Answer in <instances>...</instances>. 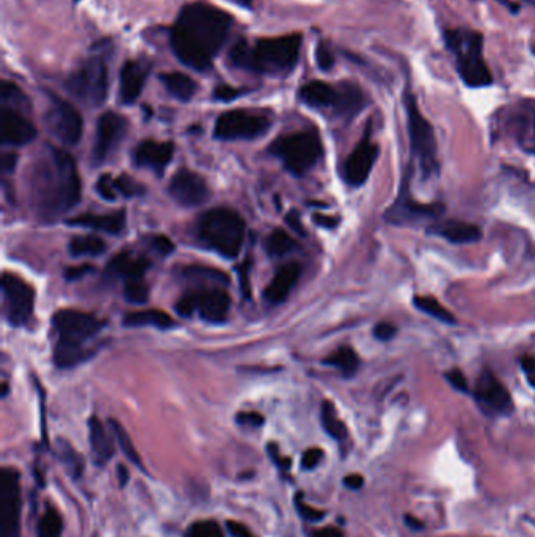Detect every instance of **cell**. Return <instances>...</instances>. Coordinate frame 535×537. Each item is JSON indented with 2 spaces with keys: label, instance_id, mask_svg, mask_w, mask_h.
Wrapping results in <instances>:
<instances>
[{
  "label": "cell",
  "instance_id": "1",
  "mask_svg": "<svg viewBox=\"0 0 535 537\" xmlns=\"http://www.w3.org/2000/svg\"><path fill=\"white\" fill-rule=\"evenodd\" d=\"M234 19L227 11L204 2L182 7L170 32L174 55L182 65L204 72L223 49Z\"/></svg>",
  "mask_w": 535,
  "mask_h": 537
},
{
  "label": "cell",
  "instance_id": "2",
  "mask_svg": "<svg viewBox=\"0 0 535 537\" xmlns=\"http://www.w3.org/2000/svg\"><path fill=\"white\" fill-rule=\"evenodd\" d=\"M81 178L66 151L50 146L32 172V198L38 216L55 220L81 200Z\"/></svg>",
  "mask_w": 535,
  "mask_h": 537
},
{
  "label": "cell",
  "instance_id": "3",
  "mask_svg": "<svg viewBox=\"0 0 535 537\" xmlns=\"http://www.w3.org/2000/svg\"><path fill=\"white\" fill-rule=\"evenodd\" d=\"M302 43L300 33L278 38H261L255 43L239 39L229 50V65L253 74H289L300 59Z\"/></svg>",
  "mask_w": 535,
  "mask_h": 537
},
{
  "label": "cell",
  "instance_id": "4",
  "mask_svg": "<svg viewBox=\"0 0 535 537\" xmlns=\"http://www.w3.org/2000/svg\"><path fill=\"white\" fill-rule=\"evenodd\" d=\"M195 233L202 245L224 258H235L244 245L245 222L233 209L216 207L198 219Z\"/></svg>",
  "mask_w": 535,
  "mask_h": 537
},
{
  "label": "cell",
  "instance_id": "5",
  "mask_svg": "<svg viewBox=\"0 0 535 537\" xmlns=\"http://www.w3.org/2000/svg\"><path fill=\"white\" fill-rule=\"evenodd\" d=\"M444 43L455 55L457 71L465 85L471 88L488 87L493 76L483 59V37L470 28H452L444 33Z\"/></svg>",
  "mask_w": 535,
  "mask_h": 537
},
{
  "label": "cell",
  "instance_id": "6",
  "mask_svg": "<svg viewBox=\"0 0 535 537\" xmlns=\"http://www.w3.org/2000/svg\"><path fill=\"white\" fill-rule=\"evenodd\" d=\"M109 48L99 43L82 65L66 79L65 87L83 104L99 107L109 93Z\"/></svg>",
  "mask_w": 535,
  "mask_h": 537
},
{
  "label": "cell",
  "instance_id": "7",
  "mask_svg": "<svg viewBox=\"0 0 535 537\" xmlns=\"http://www.w3.org/2000/svg\"><path fill=\"white\" fill-rule=\"evenodd\" d=\"M298 99L313 109H331L346 118L355 116L364 105L363 92L350 82L339 85L322 81L308 82L298 90Z\"/></svg>",
  "mask_w": 535,
  "mask_h": 537
},
{
  "label": "cell",
  "instance_id": "8",
  "mask_svg": "<svg viewBox=\"0 0 535 537\" xmlns=\"http://www.w3.org/2000/svg\"><path fill=\"white\" fill-rule=\"evenodd\" d=\"M270 152L283 161L287 172L302 176L322 156V141L315 131H302L275 140L270 146Z\"/></svg>",
  "mask_w": 535,
  "mask_h": 537
},
{
  "label": "cell",
  "instance_id": "9",
  "mask_svg": "<svg viewBox=\"0 0 535 537\" xmlns=\"http://www.w3.org/2000/svg\"><path fill=\"white\" fill-rule=\"evenodd\" d=\"M403 105L407 112V124H408V137H410V150L416 159L419 161L422 172L427 176L437 168V139L432 124L422 115L416 98L411 90L405 88L403 92Z\"/></svg>",
  "mask_w": 535,
  "mask_h": 537
},
{
  "label": "cell",
  "instance_id": "10",
  "mask_svg": "<svg viewBox=\"0 0 535 537\" xmlns=\"http://www.w3.org/2000/svg\"><path fill=\"white\" fill-rule=\"evenodd\" d=\"M231 308L228 292L220 287H204V290L190 291L179 298L176 311L184 318L198 314L202 321L220 324L227 321Z\"/></svg>",
  "mask_w": 535,
  "mask_h": 537
},
{
  "label": "cell",
  "instance_id": "11",
  "mask_svg": "<svg viewBox=\"0 0 535 537\" xmlns=\"http://www.w3.org/2000/svg\"><path fill=\"white\" fill-rule=\"evenodd\" d=\"M270 129V120L262 113L249 110H229L218 116L213 135L218 140H253Z\"/></svg>",
  "mask_w": 535,
  "mask_h": 537
},
{
  "label": "cell",
  "instance_id": "12",
  "mask_svg": "<svg viewBox=\"0 0 535 537\" xmlns=\"http://www.w3.org/2000/svg\"><path fill=\"white\" fill-rule=\"evenodd\" d=\"M0 537H21V484L19 472H0Z\"/></svg>",
  "mask_w": 535,
  "mask_h": 537
},
{
  "label": "cell",
  "instance_id": "13",
  "mask_svg": "<svg viewBox=\"0 0 535 537\" xmlns=\"http://www.w3.org/2000/svg\"><path fill=\"white\" fill-rule=\"evenodd\" d=\"M46 126L55 139L65 145H76L82 137L83 121L74 105L59 96H49V107L44 115Z\"/></svg>",
  "mask_w": 535,
  "mask_h": 537
},
{
  "label": "cell",
  "instance_id": "14",
  "mask_svg": "<svg viewBox=\"0 0 535 537\" xmlns=\"http://www.w3.org/2000/svg\"><path fill=\"white\" fill-rule=\"evenodd\" d=\"M3 310L11 325L21 327L30 321L35 307V292L21 276L5 272L2 276Z\"/></svg>",
  "mask_w": 535,
  "mask_h": 537
},
{
  "label": "cell",
  "instance_id": "15",
  "mask_svg": "<svg viewBox=\"0 0 535 537\" xmlns=\"http://www.w3.org/2000/svg\"><path fill=\"white\" fill-rule=\"evenodd\" d=\"M474 398L481 409L493 415H510L514 412L512 396L496 376L483 371L474 387Z\"/></svg>",
  "mask_w": 535,
  "mask_h": 537
},
{
  "label": "cell",
  "instance_id": "16",
  "mask_svg": "<svg viewBox=\"0 0 535 537\" xmlns=\"http://www.w3.org/2000/svg\"><path fill=\"white\" fill-rule=\"evenodd\" d=\"M54 329L61 339H70L76 343H85L96 336L103 324L93 314L77 310H60L52 318Z\"/></svg>",
  "mask_w": 535,
  "mask_h": 537
},
{
  "label": "cell",
  "instance_id": "17",
  "mask_svg": "<svg viewBox=\"0 0 535 537\" xmlns=\"http://www.w3.org/2000/svg\"><path fill=\"white\" fill-rule=\"evenodd\" d=\"M127 131V120L116 112H105L96 126L93 159L96 163L104 162L114 152Z\"/></svg>",
  "mask_w": 535,
  "mask_h": 537
},
{
  "label": "cell",
  "instance_id": "18",
  "mask_svg": "<svg viewBox=\"0 0 535 537\" xmlns=\"http://www.w3.org/2000/svg\"><path fill=\"white\" fill-rule=\"evenodd\" d=\"M168 192L178 205L185 207L200 206L209 200L211 192L206 181L190 170H179L170 181Z\"/></svg>",
  "mask_w": 535,
  "mask_h": 537
},
{
  "label": "cell",
  "instance_id": "19",
  "mask_svg": "<svg viewBox=\"0 0 535 537\" xmlns=\"http://www.w3.org/2000/svg\"><path fill=\"white\" fill-rule=\"evenodd\" d=\"M377 156H379V146L373 143L369 132H366L344 163L346 183L352 188L363 185L373 172Z\"/></svg>",
  "mask_w": 535,
  "mask_h": 537
},
{
  "label": "cell",
  "instance_id": "20",
  "mask_svg": "<svg viewBox=\"0 0 535 537\" xmlns=\"http://www.w3.org/2000/svg\"><path fill=\"white\" fill-rule=\"evenodd\" d=\"M36 137V128L13 107L2 105L0 110V141L3 145L22 146Z\"/></svg>",
  "mask_w": 535,
  "mask_h": 537
},
{
  "label": "cell",
  "instance_id": "21",
  "mask_svg": "<svg viewBox=\"0 0 535 537\" xmlns=\"http://www.w3.org/2000/svg\"><path fill=\"white\" fill-rule=\"evenodd\" d=\"M149 71V60L132 59L123 65L120 72V99L123 104L132 105L140 98Z\"/></svg>",
  "mask_w": 535,
  "mask_h": 537
},
{
  "label": "cell",
  "instance_id": "22",
  "mask_svg": "<svg viewBox=\"0 0 535 537\" xmlns=\"http://www.w3.org/2000/svg\"><path fill=\"white\" fill-rule=\"evenodd\" d=\"M174 146L171 141L145 140L134 152V162L138 167L149 168L157 174H162L173 159Z\"/></svg>",
  "mask_w": 535,
  "mask_h": 537
},
{
  "label": "cell",
  "instance_id": "23",
  "mask_svg": "<svg viewBox=\"0 0 535 537\" xmlns=\"http://www.w3.org/2000/svg\"><path fill=\"white\" fill-rule=\"evenodd\" d=\"M444 211L441 205H424L413 201L408 195L402 194L386 214V220L392 223H410L419 219H437Z\"/></svg>",
  "mask_w": 535,
  "mask_h": 537
},
{
  "label": "cell",
  "instance_id": "24",
  "mask_svg": "<svg viewBox=\"0 0 535 537\" xmlns=\"http://www.w3.org/2000/svg\"><path fill=\"white\" fill-rule=\"evenodd\" d=\"M429 233L440 236L452 244H472L482 239V231L479 226L459 220H440L430 226Z\"/></svg>",
  "mask_w": 535,
  "mask_h": 537
},
{
  "label": "cell",
  "instance_id": "25",
  "mask_svg": "<svg viewBox=\"0 0 535 537\" xmlns=\"http://www.w3.org/2000/svg\"><path fill=\"white\" fill-rule=\"evenodd\" d=\"M300 265L297 263H287L283 267L278 269V272L275 274L272 281L269 283V286L264 291V298L270 305H278L284 302L292 287L295 286V283L300 276Z\"/></svg>",
  "mask_w": 535,
  "mask_h": 537
},
{
  "label": "cell",
  "instance_id": "26",
  "mask_svg": "<svg viewBox=\"0 0 535 537\" xmlns=\"http://www.w3.org/2000/svg\"><path fill=\"white\" fill-rule=\"evenodd\" d=\"M88 431H90V446H92L96 465H105V463L109 462L115 454L114 440H112L110 434L107 432L104 424L101 423V420H98L96 416L90 418Z\"/></svg>",
  "mask_w": 535,
  "mask_h": 537
},
{
  "label": "cell",
  "instance_id": "27",
  "mask_svg": "<svg viewBox=\"0 0 535 537\" xmlns=\"http://www.w3.org/2000/svg\"><path fill=\"white\" fill-rule=\"evenodd\" d=\"M74 226H83V228H92L96 231H104L109 234H120L123 228H125L126 217L125 212H114V214H104V216H96V214H83V216H77L67 222Z\"/></svg>",
  "mask_w": 535,
  "mask_h": 537
},
{
  "label": "cell",
  "instance_id": "28",
  "mask_svg": "<svg viewBox=\"0 0 535 537\" xmlns=\"http://www.w3.org/2000/svg\"><path fill=\"white\" fill-rule=\"evenodd\" d=\"M149 263L142 256H135L132 253H120L112 259L109 264V272L116 276H121L126 281L142 280Z\"/></svg>",
  "mask_w": 535,
  "mask_h": 537
},
{
  "label": "cell",
  "instance_id": "29",
  "mask_svg": "<svg viewBox=\"0 0 535 537\" xmlns=\"http://www.w3.org/2000/svg\"><path fill=\"white\" fill-rule=\"evenodd\" d=\"M90 358V352L83 347L82 343L70 341V339L59 338L54 349V361L61 369H70L81 365L82 361Z\"/></svg>",
  "mask_w": 535,
  "mask_h": 537
},
{
  "label": "cell",
  "instance_id": "30",
  "mask_svg": "<svg viewBox=\"0 0 535 537\" xmlns=\"http://www.w3.org/2000/svg\"><path fill=\"white\" fill-rule=\"evenodd\" d=\"M160 82L173 98L182 101V103H187V101L193 98L196 90H198V85H196L193 79L179 71L165 72V74L160 76Z\"/></svg>",
  "mask_w": 535,
  "mask_h": 537
},
{
  "label": "cell",
  "instance_id": "31",
  "mask_svg": "<svg viewBox=\"0 0 535 537\" xmlns=\"http://www.w3.org/2000/svg\"><path fill=\"white\" fill-rule=\"evenodd\" d=\"M123 324L126 327H154L159 330H167L174 327V321L160 310H142L126 314Z\"/></svg>",
  "mask_w": 535,
  "mask_h": 537
},
{
  "label": "cell",
  "instance_id": "32",
  "mask_svg": "<svg viewBox=\"0 0 535 537\" xmlns=\"http://www.w3.org/2000/svg\"><path fill=\"white\" fill-rule=\"evenodd\" d=\"M325 365L335 366L336 369H339L346 377H350L358 369L359 358L352 347L342 346L335 350L330 357L325 358Z\"/></svg>",
  "mask_w": 535,
  "mask_h": 537
},
{
  "label": "cell",
  "instance_id": "33",
  "mask_svg": "<svg viewBox=\"0 0 535 537\" xmlns=\"http://www.w3.org/2000/svg\"><path fill=\"white\" fill-rule=\"evenodd\" d=\"M320 421H322L324 431L335 440H344L347 435L346 424L341 421V418L337 416L336 409L333 403L330 401H324L322 409H320Z\"/></svg>",
  "mask_w": 535,
  "mask_h": 537
},
{
  "label": "cell",
  "instance_id": "34",
  "mask_svg": "<svg viewBox=\"0 0 535 537\" xmlns=\"http://www.w3.org/2000/svg\"><path fill=\"white\" fill-rule=\"evenodd\" d=\"M109 424H110V429L112 432H114V437L116 438L118 445H120L121 451L125 452V456L127 457L129 460H131L135 467H138L142 472H146L145 467H143V462H142V457H140L138 451L135 449V446L132 443L131 440V435L127 434V431L125 427L121 426L120 423H118L116 420H109Z\"/></svg>",
  "mask_w": 535,
  "mask_h": 537
},
{
  "label": "cell",
  "instance_id": "35",
  "mask_svg": "<svg viewBox=\"0 0 535 537\" xmlns=\"http://www.w3.org/2000/svg\"><path fill=\"white\" fill-rule=\"evenodd\" d=\"M105 252V242L98 236H77L70 242L72 256H98Z\"/></svg>",
  "mask_w": 535,
  "mask_h": 537
},
{
  "label": "cell",
  "instance_id": "36",
  "mask_svg": "<svg viewBox=\"0 0 535 537\" xmlns=\"http://www.w3.org/2000/svg\"><path fill=\"white\" fill-rule=\"evenodd\" d=\"M415 307L418 308L422 313L432 316L441 322H446V324H455V318L452 313L443 305L437 301V298L429 297V296H416L413 298Z\"/></svg>",
  "mask_w": 535,
  "mask_h": 537
},
{
  "label": "cell",
  "instance_id": "37",
  "mask_svg": "<svg viewBox=\"0 0 535 537\" xmlns=\"http://www.w3.org/2000/svg\"><path fill=\"white\" fill-rule=\"evenodd\" d=\"M63 534V518L59 511L52 506L46 507V512L43 514L38 522L36 536L38 537H61Z\"/></svg>",
  "mask_w": 535,
  "mask_h": 537
},
{
  "label": "cell",
  "instance_id": "38",
  "mask_svg": "<svg viewBox=\"0 0 535 537\" xmlns=\"http://www.w3.org/2000/svg\"><path fill=\"white\" fill-rule=\"evenodd\" d=\"M295 242L292 237L284 233L283 230H275L272 234L267 237L266 250L270 256H283V254L294 250Z\"/></svg>",
  "mask_w": 535,
  "mask_h": 537
},
{
  "label": "cell",
  "instance_id": "39",
  "mask_svg": "<svg viewBox=\"0 0 535 537\" xmlns=\"http://www.w3.org/2000/svg\"><path fill=\"white\" fill-rule=\"evenodd\" d=\"M184 275L187 278L200 280V281H213L218 285H227L228 276L224 275L222 270L211 269V267H201V265H191V267H185Z\"/></svg>",
  "mask_w": 535,
  "mask_h": 537
},
{
  "label": "cell",
  "instance_id": "40",
  "mask_svg": "<svg viewBox=\"0 0 535 537\" xmlns=\"http://www.w3.org/2000/svg\"><path fill=\"white\" fill-rule=\"evenodd\" d=\"M185 537H224V534L216 520H200L190 525L185 531Z\"/></svg>",
  "mask_w": 535,
  "mask_h": 537
},
{
  "label": "cell",
  "instance_id": "41",
  "mask_svg": "<svg viewBox=\"0 0 535 537\" xmlns=\"http://www.w3.org/2000/svg\"><path fill=\"white\" fill-rule=\"evenodd\" d=\"M0 99H2L3 105H8V107L13 105V109H16L18 105L25 107V104L29 103V101H27V96L22 93V90L18 87V85H14L13 82H8V81L2 82V88H0Z\"/></svg>",
  "mask_w": 535,
  "mask_h": 537
},
{
  "label": "cell",
  "instance_id": "42",
  "mask_svg": "<svg viewBox=\"0 0 535 537\" xmlns=\"http://www.w3.org/2000/svg\"><path fill=\"white\" fill-rule=\"evenodd\" d=\"M125 297L127 298V302L135 303V305H142V303L148 302L149 290H148V286H146L143 283V280H131V281L126 283Z\"/></svg>",
  "mask_w": 535,
  "mask_h": 537
},
{
  "label": "cell",
  "instance_id": "43",
  "mask_svg": "<svg viewBox=\"0 0 535 537\" xmlns=\"http://www.w3.org/2000/svg\"><path fill=\"white\" fill-rule=\"evenodd\" d=\"M295 507H297V512L300 514V517L305 518L306 522H311V523L320 522V520L325 517L324 511H319V509L309 506L303 501V494H298L295 496Z\"/></svg>",
  "mask_w": 535,
  "mask_h": 537
},
{
  "label": "cell",
  "instance_id": "44",
  "mask_svg": "<svg viewBox=\"0 0 535 537\" xmlns=\"http://www.w3.org/2000/svg\"><path fill=\"white\" fill-rule=\"evenodd\" d=\"M114 184L118 194H121L123 196H127V198L142 195L143 192V189L140 188L138 184H135V181L129 176H118L116 179H114Z\"/></svg>",
  "mask_w": 535,
  "mask_h": 537
},
{
  "label": "cell",
  "instance_id": "45",
  "mask_svg": "<svg viewBox=\"0 0 535 537\" xmlns=\"http://www.w3.org/2000/svg\"><path fill=\"white\" fill-rule=\"evenodd\" d=\"M315 61L322 71H330L335 66V55L325 43H319L315 49Z\"/></svg>",
  "mask_w": 535,
  "mask_h": 537
},
{
  "label": "cell",
  "instance_id": "46",
  "mask_svg": "<svg viewBox=\"0 0 535 537\" xmlns=\"http://www.w3.org/2000/svg\"><path fill=\"white\" fill-rule=\"evenodd\" d=\"M96 189H98V194L107 201H114L116 198V194H118L114 181H112L109 174H103V176L98 179V185H96Z\"/></svg>",
  "mask_w": 535,
  "mask_h": 537
},
{
  "label": "cell",
  "instance_id": "47",
  "mask_svg": "<svg viewBox=\"0 0 535 537\" xmlns=\"http://www.w3.org/2000/svg\"><path fill=\"white\" fill-rule=\"evenodd\" d=\"M246 92V90H240V88H234L231 85H218V87L213 90V98L220 103H229L238 98V96H242Z\"/></svg>",
  "mask_w": 535,
  "mask_h": 537
},
{
  "label": "cell",
  "instance_id": "48",
  "mask_svg": "<svg viewBox=\"0 0 535 537\" xmlns=\"http://www.w3.org/2000/svg\"><path fill=\"white\" fill-rule=\"evenodd\" d=\"M324 459V451L320 448H309L302 456V468L303 470H314Z\"/></svg>",
  "mask_w": 535,
  "mask_h": 537
},
{
  "label": "cell",
  "instance_id": "49",
  "mask_svg": "<svg viewBox=\"0 0 535 537\" xmlns=\"http://www.w3.org/2000/svg\"><path fill=\"white\" fill-rule=\"evenodd\" d=\"M444 377H446L450 385H452L455 389H459V392H461V393H468L470 392L468 382H466V377L463 376V372H461L459 367H454V369L448 371L446 374H444Z\"/></svg>",
  "mask_w": 535,
  "mask_h": 537
},
{
  "label": "cell",
  "instance_id": "50",
  "mask_svg": "<svg viewBox=\"0 0 535 537\" xmlns=\"http://www.w3.org/2000/svg\"><path fill=\"white\" fill-rule=\"evenodd\" d=\"M235 421L238 424H242V426H251V427H259L264 424V416L261 414H256V412H240L235 416Z\"/></svg>",
  "mask_w": 535,
  "mask_h": 537
},
{
  "label": "cell",
  "instance_id": "51",
  "mask_svg": "<svg viewBox=\"0 0 535 537\" xmlns=\"http://www.w3.org/2000/svg\"><path fill=\"white\" fill-rule=\"evenodd\" d=\"M151 244H153L154 250L159 254H162V256H167V254L173 253L174 250L173 242L168 239L167 236H154L153 241H151Z\"/></svg>",
  "mask_w": 535,
  "mask_h": 537
},
{
  "label": "cell",
  "instance_id": "52",
  "mask_svg": "<svg viewBox=\"0 0 535 537\" xmlns=\"http://www.w3.org/2000/svg\"><path fill=\"white\" fill-rule=\"evenodd\" d=\"M267 449H269V456L272 457V460L275 462V465H277L278 468H281V470H289V468H291V459H289V457H283V456L280 454V449H278L277 445L270 443L267 446Z\"/></svg>",
  "mask_w": 535,
  "mask_h": 537
},
{
  "label": "cell",
  "instance_id": "53",
  "mask_svg": "<svg viewBox=\"0 0 535 537\" xmlns=\"http://www.w3.org/2000/svg\"><path fill=\"white\" fill-rule=\"evenodd\" d=\"M394 335H396V327L388 324V322H380V324L375 325L374 336L380 339V341H390Z\"/></svg>",
  "mask_w": 535,
  "mask_h": 537
},
{
  "label": "cell",
  "instance_id": "54",
  "mask_svg": "<svg viewBox=\"0 0 535 537\" xmlns=\"http://www.w3.org/2000/svg\"><path fill=\"white\" fill-rule=\"evenodd\" d=\"M227 528L234 537H256L249 528L245 527V525H242L239 522H233V520L227 522Z\"/></svg>",
  "mask_w": 535,
  "mask_h": 537
},
{
  "label": "cell",
  "instance_id": "55",
  "mask_svg": "<svg viewBox=\"0 0 535 537\" xmlns=\"http://www.w3.org/2000/svg\"><path fill=\"white\" fill-rule=\"evenodd\" d=\"M521 367L525 371L529 383L535 388V357L521 358Z\"/></svg>",
  "mask_w": 535,
  "mask_h": 537
},
{
  "label": "cell",
  "instance_id": "56",
  "mask_svg": "<svg viewBox=\"0 0 535 537\" xmlns=\"http://www.w3.org/2000/svg\"><path fill=\"white\" fill-rule=\"evenodd\" d=\"M92 269H93L92 265H78V267H70V269H66L65 276H66V280L72 281V280L81 278L82 275L92 272Z\"/></svg>",
  "mask_w": 535,
  "mask_h": 537
},
{
  "label": "cell",
  "instance_id": "57",
  "mask_svg": "<svg viewBox=\"0 0 535 537\" xmlns=\"http://www.w3.org/2000/svg\"><path fill=\"white\" fill-rule=\"evenodd\" d=\"M314 222L317 223L319 226H322V228L333 230V228H336L337 223H339V219L330 217V216H322V214H315Z\"/></svg>",
  "mask_w": 535,
  "mask_h": 537
},
{
  "label": "cell",
  "instance_id": "58",
  "mask_svg": "<svg viewBox=\"0 0 535 537\" xmlns=\"http://www.w3.org/2000/svg\"><path fill=\"white\" fill-rule=\"evenodd\" d=\"M344 485L352 490H358L364 485V478L361 474H348V476L344 478Z\"/></svg>",
  "mask_w": 535,
  "mask_h": 537
},
{
  "label": "cell",
  "instance_id": "59",
  "mask_svg": "<svg viewBox=\"0 0 535 537\" xmlns=\"http://www.w3.org/2000/svg\"><path fill=\"white\" fill-rule=\"evenodd\" d=\"M16 161H18V157H16V154H13V152H5V154L2 156V170L3 173H10L14 170V165H16Z\"/></svg>",
  "mask_w": 535,
  "mask_h": 537
},
{
  "label": "cell",
  "instance_id": "60",
  "mask_svg": "<svg viewBox=\"0 0 535 537\" xmlns=\"http://www.w3.org/2000/svg\"><path fill=\"white\" fill-rule=\"evenodd\" d=\"M313 537H344L342 531L336 527H326L319 531H315Z\"/></svg>",
  "mask_w": 535,
  "mask_h": 537
},
{
  "label": "cell",
  "instance_id": "61",
  "mask_svg": "<svg viewBox=\"0 0 535 537\" xmlns=\"http://www.w3.org/2000/svg\"><path fill=\"white\" fill-rule=\"evenodd\" d=\"M286 222H287V225L291 226L292 230L297 231V233H303V226H302L300 219H298V216H297V212H295V211H294V212H291L289 216H287Z\"/></svg>",
  "mask_w": 535,
  "mask_h": 537
},
{
  "label": "cell",
  "instance_id": "62",
  "mask_svg": "<svg viewBox=\"0 0 535 537\" xmlns=\"http://www.w3.org/2000/svg\"><path fill=\"white\" fill-rule=\"evenodd\" d=\"M116 473H118V480H120V485L121 487H126V484L129 483V470L126 468V465H118Z\"/></svg>",
  "mask_w": 535,
  "mask_h": 537
},
{
  "label": "cell",
  "instance_id": "63",
  "mask_svg": "<svg viewBox=\"0 0 535 537\" xmlns=\"http://www.w3.org/2000/svg\"><path fill=\"white\" fill-rule=\"evenodd\" d=\"M405 523H407L411 529H421V528H422V522H421V520L415 518L413 516H407V517H405Z\"/></svg>",
  "mask_w": 535,
  "mask_h": 537
},
{
  "label": "cell",
  "instance_id": "64",
  "mask_svg": "<svg viewBox=\"0 0 535 537\" xmlns=\"http://www.w3.org/2000/svg\"><path fill=\"white\" fill-rule=\"evenodd\" d=\"M233 2L240 5V7H244V8H251L253 7V0H233Z\"/></svg>",
  "mask_w": 535,
  "mask_h": 537
}]
</instances>
